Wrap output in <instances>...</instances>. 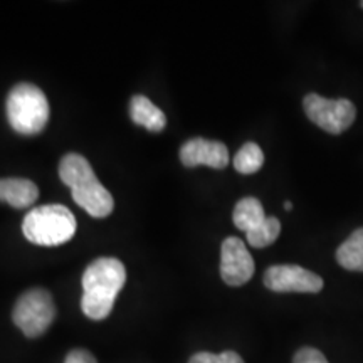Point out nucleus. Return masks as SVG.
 <instances>
[{"instance_id": "obj_8", "label": "nucleus", "mask_w": 363, "mask_h": 363, "mask_svg": "<svg viewBox=\"0 0 363 363\" xmlns=\"http://www.w3.org/2000/svg\"><path fill=\"white\" fill-rule=\"evenodd\" d=\"M254 259L239 238H227L220 249V276L225 284L242 286L254 276Z\"/></svg>"}, {"instance_id": "obj_13", "label": "nucleus", "mask_w": 363, "mask_h": 363, "mask_svg": "<svg viewBox=\"0 0 363 363\" xmlns=\"http://www.w3.org/2000/svg\"><path fill=\"white\" fill-rule=\"evenodd\" d=\"M338 264L348 271L363 272V227L357 229L337 251Z\"/></svg>"}, {"instance_id": "obj_11", "label": "nucleus", "mask_w": 363, "mask_h": 363, "mask_svg": "<svg viewBox=\"0 0 363 363\" xmlns=\"http://www.w3.org/2000/svg\"><path fill=\"white\" fill-rule=\"evenodd\" d=\"M130 116L136 125L143 126V128L153 131V133L162 131L167 125L165 113L143 94H136V96L131 98Z\"/></svg>"}, {"instance_id": "obj_16", "label": "nucleus", "mask_w": 363, "mask_h": 363, "mask_svg": "<svg viewBox=\"0 0 363 363\" xmlns=\"http://www.w3.org/2000/svg\"><path fill=\"white\" fill-rule=\"evenodd\" d=\"M189 363H244L239 353L235 352H224L216 355V353L201 352L190 357Z\"/></svg>"}, {"instance_id": "obj_18", "label": "nucleus", "mask_w": 363, "mask_h": 363, "mask_svg": "<svg viewBox=\"0 0 363 363\" xmlns=\"http://www.w3.org/2000/svg\"><path fill=\"white\" fill-rule=\"evenodd\" d=\"M65 363H98L96 358L93 357V353L88 350H83V348H78V350H72L67 353Z\"/></svg>"}, {"instance_id": "obj_6", "label": "nucleus", "mask_w": 363, "mask_h": 363, "mask_svg": "<svg viewBox=\"0 0 363 363\" xmlns=\"http://www.w3.org/2000/svg\"><path fill=\"white\" fill-rule=\"evenodd\" d=\"M303 108L313 123L331 135L343 133L357 118L355 104L348 99H326L315 93L303 99Z\"/></svg>"}, {"instance_id": "obj_4", "label": "nucleus", "mask_w": 363, "mask_h": 363, "mask_svg": "<svg viewBox=\"0 0 363 363\" xmlns=\"http://www.w3.org/2000/svg\"><path fill=\"white\" fill-rule=\"evenodd\" d=\"M7 120L13 131L33 136L40 133L49 121V101L38 86L19 83L11 89L6 103Z\"/></svg>"}, {"instance_id": "obj_12", "label": "nucleus", "mask_w": 363, "mask_h": 363, "mask_svg": "<svg viewBox=\"0 0 363 363\" xmlns=\"http://www.w3.org/2000/svg\"><path fill=\"white\" fill-rule=\"evenodd\" d=\"M264 207L254 197H244L235 203L233 220L234 225L242 233H251V230L259 227L266 220Z\"/></svg>"}, {"instance_id": "obj_3", "label": "nucleus", "mask_w": 363, "mask_h": 363, "mask_svg": "<svg viewBox=\"0 0 363 363\" xmlns=\"http://www.w3.org/2000/svg\"><path fill=\"white\" fill-rule=\"evenodd\" d=\"M78 229V222L72 212L65 206L51 203L40 206L27 212L22 222V233L26 239L35 246H61L72 239Z\"/></svg>"}, {"instance_id": "obj_17", "label": "nucleus", "mask_w": 363, "mask_h": 363, "mask_svg": "<svg viewBox=\"0 0 363 363\" xmlns=\"http://www.w3.org/2000/svg\"><path fill=\"white\" fill-rule=\"evenodd\" d=\"M293 363H328V360L316 348L305 347L301 350H298V353L293 358Z\"/></svg>"}, {"instance_id": "obj_9", "label": "nucleus", "mask_w": 363, "mask_h": 363, "mask_svg": "<svg viewBox=\"0 0 363 363\" xmlns=\"http://www.w3.org/2000/svg\"><path fill=\"white\" fill-rule=\"evenodd\" d=\"M180 162L192 169L197 165H207L211 169H225L229 165V150L224 143L216 140L192 138L180 148Z\"/></svg>"}, {"instance_id": "obj_19", "label": "nucleus", "mask_w": 363, "mask_h": 363, "mask_svg": "<svg viewBox=\"0 0 363 363\" xmlns=\"http://www.w3.org/2000/svg\"><path fill=\"white\" fill-rule=\"evenodd\" d=\"M284 208H286V211H291L293 203L291 202H284Z\"/></svg>"}, {"instance_id": "obj_2", "label": "nucleus", "mask_w": 363, "mask_h": 363, "mask_svg": "<svg viewBox=\"0 0 363 363\" xmlns=\"http://www.w3.org/2000/svg\"><path fill=\"white\" fill-rule=\"evenodd\" d=\"M59 177L71 189L72 201L91 217L103 219L111 214L115 201L83 155L67 153L62 157L59 163Z\"/></svg>"}, {"instance_id": "obj_5", "label": "nucleus", "mask_w": 363, "mask_h": 363, "mask_svg": "<svg viewBox=\"0 0 363 363\" xmlns=\"http://www.w3.org/2000/svg\"><path fill=\"white\" fill-rule=\"evenodd\" d=\"M56 318V306L51 293L43 288L26 291L17 299L12 311V320L26 337L38 338L45 333Z\"/></svg>"}, {"instance_id": "obj_10", "label": "nucleus", "mask_w": 363, "mask_h": 363, "mask_svg": "<svg viewBox=\"0 0 363 363\" xmlns=\"http://www.w3.org/2000/svg\"><path fill=\"white\" fill-rule=\"evenodd\" d=\"M39 197V189L27 179H0V202L13 208L34 206Z\"/></svg>"}, {"instance_id": "obj_14", "label": "nucleus", "mask_w": 363, "mask_h": 363, "mask_svg": "<svg viewBox=\"0 0 363 363\" xmlns=\"http://www.w3.org/2000/svg\"><path fill=\"white\" fill-rule=\"evenodd\" d=\"M264 165V153L261 147L254 142L242 145L234 157V169L242 175H251L261 170Z\"/></svg>"}, {"instance_id": "obj_1", "label": "nucleus", "mask_w": 363, "mask_h": 363, "mask_svg": "<svg viewBox=\"0 0 363 363\" xmlns=\"http://www.w3.org/2000/svg\"><path fill=\"white\" fill-rule=\"evenodd\" d=\"M125 281L123 262L115 257H99L91 262L83 274L81 310L84 315L96 321L110 316Z\"/></svg>"}, {"instance_id": "obj_7", "label": "nucleus", "mask_w": 363, "mask_h": 363, "mask_svg": "<svg viewBox=\"0 0 363 363\" xmlns=\"http://www.w3.org/2000/svg\"><path fill=\"white\" fill-rule=\"evenodd\" d=\"M264 286L274 293H320L323 279L301 266L278 264L267 267Z\"/></svg>"}, {"instance_id": "obj_20", "label": "nucleus", "mask_w": 363, "mask_h": 363, "mask_svg": "<svg viewBox=\"0 0 363 363\" xmlns=\"http://www.w3.org/2000/svg\"><path fill=\"white\" fill-rule=\"evenodd\" d=\"M362 7H363V2H362Z\"/></svg>"}, {"instance_id": "obj_15", "label": "nucleus", "mask_w": 363, "mask_h": 363, "mask_svg": "<svg viewBox=\"0 0 363 363\" xmlns=\"http://www.w3.org/2000/svg\"><path fill=\"white\" fill-rule=\"evenodd\" d=\"M281 234V222L276 219V217H266V220L262 222L259 227L247 233V242L251 244L252 247L261 249L267 247L274 242L276 239L279 238Z\"/></svg>"}]
</instances>
